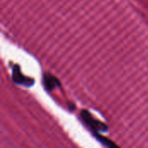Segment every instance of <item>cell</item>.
I'll list each match as a JSON object with an SVG mask.
<instances>
[{
	"instance_id": "1",
	"label": "cell",
	"mask_w": 148,
	"mask_h": 148,
	"mask_svg": "<svg viewBox=\"0 0 148 148\" xmlns=\"http://www.w3.org/2000/svg\"><path fill=\"white\" fill-rule=\"evenodd\" d=\"M81 116L83 121L85 122V124L93 131V134L108 131V126L105 123L95 120L88 111L82 110L81 112Z\"/></svg>"
},
{
	"instance_id": "2",
	"label": "cell",
	"mask_w": 148,
	"mask_h": 148,
	"mask_svg": "<svg viewBox=\"0 0 148 148\" xmlns=\"http://www.w3.org/2000/svg\"><path fill=\"white\" fill-rule=\"evenodd\" d=\"M12 80L15 83L25 87H31L35 83V81L32 78L27 77L24 75H23L20 67L17 64L14 65L12 68Z\"/></svg>"
},
{
	"instance_id": "3",
	"label": "cell",
	"mask_w": 148,
	"mask_h": 148,
	"mask_svg": "<svg viewBox=\"0 0 148 148\" xmlns=\"http://www.w3.org/2000/svg\"><path fill=\"white\" fill-rule=\"evenodd\" d=\"M42 79H43L42 80L43 86L47 91H53L56 88V87L61 85L58 79L50 74H44Z\"/></svg>"
},
{
	"instance_id": "4",
	"label": "cell",
	"mask_w": 148,
	"mask_h": 148,
	"mask_svg": "<svg viewBox=\"0 0 148 148\" xmlns=\"http://www.w3.org/2000/svg\"><path fill=\"white\" fill-rule=\"evenodd\" d=\"M94 134H95V137L98 139V140H99L101 143H102L104 146L108 147H117V145H116V144L113 143L111 140H109L108 139L105 138L104 136L100 135V134H99V133H95Z\"/></svg>"
}]
</instances>
